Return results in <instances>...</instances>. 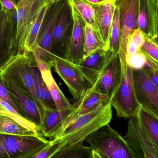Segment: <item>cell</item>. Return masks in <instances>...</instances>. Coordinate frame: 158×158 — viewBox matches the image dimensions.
I'll list each match as a JSON object with an SVG mask.
<instances>
[{
	"instance_id": "3",
	"label": "cell",
	"mask_w": 158,
	"mask_h": 158,
	"mask_svg": "<svg viewBox=\"0 0 158 158\" xmlns=\"http://www.w3.org/2000/svg\"><path fill=\"white\" fill-rule=\"evenodd\" d=\"M85 141L103 158H136L124 137L109 124L92 134Z\"/></svg>"
},
{
	"instance_id": "41",
	"label": "cell",
	"mask_w": 158,
	"mask_h": 158,
	"mask_svg": "<svg viewBox=\"0 0 158 158\" xmlns=\"http://www.w3.org/2000/svg\"><path fill=\"white\" fill-rule=\"evenodd\" d=\"M93 158H103L99 154L93 151Z\"/></svg>"
},
{
	"instance_id": "39",
	"label": "cell",
	"mask_w": 158,
	"mask_h": 158,
	"mask_svg": "<svg viewBox=\"0 0 158 158\" xmlns=\"http://www.w3.org/2000/svg\"><path fill=\"white\" fill-rule=\"evenodd\" d=\"M0 158H8L2 145L0 142Z\"/></svg>"
},
{
	"instance_id": "28",
	"label": "cell",
	"mask_w": 158,
	"mask_h": 158,
	"mask_svg": "<svg viewBox=\"0 0 158 158\" xmlns=\"http://www.w3.org/2000/svg\"><path fill=\"white\" fill-rule=\"evenodd\" d=\"M52 4H47L44 2L43 3L30 31L28 37L26 42V50L31 52H32L33 50L39 31L45 17L46 12Z\"/></svg>"
},
{
	"instance_id": "45",
	"label": "cell",
	"mask_w": 158,
	"mask_h": 158,
	"mask_svg": "<svg viewBox=\"0 0 158 158\" xmlns=\"http://www.w3.org/2000/svg\"><path fill=\"white\" fill-rule=\"evenodd\" d=\"M19 1H20V0H18V2H19ZM39 1H42V2H43V0H39Z\"/></svg>"
},
{
	"instance_id": "22",
	"label": "cell",
	"mask_w": 158,
	"mask_h": 158,
	"mask_svg": "<svg viewBox=\"0 0 158 158\" xmlns=\"http://www.w3.org/2000/svg\"><path fill=\"white\" fill-rule=\"evenodd\" d=\"M13 41L12 23L2 11L0 12V68L12 56Z\"/></svg>"
},
{
	"instance_id": "2",
	"label": "cell",
	"mask_w": 158,
	"mask_h": 158,
	"mask_svg": "<svg viewBox=\"0 0 158 158\" xmlns=\"http://www.w3.org/2000/svg\"><path fill=\"white\" fill-rule=\"evenodd\" d=\"M35 61L32 52L26 50L10 57L0 68V73L34 100L43 117L44 108L36 94L32 71V66Z\"/></svg>"
},
{
	"instance_id": "18",
	"label": "cell",
	"mask_w": 158,
	"mask_h": 158,
	"mask_svg": "<svg viewBox=\"0 0 158 158\" xmlns=\"http://www.w3.org/2000/svg\"><path fill=\"white\" fill-rule=\"evenodd\" d=\"M93 6L99 33L109 50L111 27L117 8L116 2L115 0H104Z\"/></svg>"
},
{
	"instance_id": "36",
	"label": "cell",
	"mask_w": 158,
	"mask_h": 158,
	"mask_svg": "<svg viewBox=\"0 0 158 158\" xmlns=\"http://www.w3.org/2000/svg\"><path fill=\"white\" fill-rule=\"evenodd\" d=\"M0 114L2 115H6V116H9V117H11V118H14L15 120L17 121L19 123L22 124V125H24L26 127H28L29 129L31 130H33V131H36L39 132L38 128L36 127V125L32 123L31 122L28 120L22 119L19 118H17L15 116L11 114V113H9L8 111H6L4 108L2 107V106L0 105Z\"/></svg>"
},
{
	"instance_id": "32",
	"label": "cell",
	"mask_w": 158,
	"mask_h": 158,
	"mask_svg": "<svg viewBox=\"0 0 158 158\" xmlns=\"http://www.w3.org/2000/svg\"><path fill=\"white\" fill-rule=\"evenodd\" d=\"M145 41V36L142 31L138 28L135 31L127 43L126 58L141 50Z\"/></svg>"
},
{
	"instance_id": "24",
	"label": "cell",
	"mask_w": 158,
	"mask_h": 158,
	"mask_svg": "<svg viewBox=\"0 0 158 158\" xmlns=\"http://www.w3.org/2000/svg\"><path fill=\"white\" fill-rule=\"evenodd\" d=\"M32 71L34 80L35 91L44 110L45 108H56L50 92L43 80L41 72L37 67L35 61L32 66Z\"/></svg>"
},
{
	"instance_id": "8",
	"label": "cell",
	"mask_w": 158,
	"mask_h": 158,
	"mask_svg": "<svg viewBox=\"0 0 158 158\" xmlns=\"http://www.w3.org/2000/svg\"><path fill=\"white\" fill-rule=\"evenodd\" d=\"M53 67L64 81L73 98L78 100L91 87L79 68L62 57L53 54Z\"/></svg>"
},
{
	"instance_id": "6",
	"label": "cell",
	"mask_w": 158,
	"mask_h": 158,
	"mask_svg": "<svg viewBox=\"0 0 158 158\" xmlns=\"http://www.w3.org/2000/svg\"><path fill=\"white\" fill-rule=\"evenodd\" d=\"M119 10L120 37L119 56L122 70L127 67V45L135 31L138 28L139 0H115Z\"/></svg>"
},
{
	"instance_id": "30",
	"label": "cell",
	"mask_w": 158,
	"mask_h": 158,
	"mask_svg": "<svg viewBox=\"0 0 158 158\" xmlns=\"http://www.w3.org/2000/svg\"><path fill=\"white\" fill-rule=\"evenodd\" d=\"M65 145L62 140H50L48 143L23 158H49Z\"/></svg>"
},
{
	"instance_id": "43",
	"label": "cell",
	"mask_w": 158,
	"mask_h": 158,
	"mask_svg": "<svg viewBox=\"0 0 158 158\" xmlns=\"http://www.w3.org/2000/svg\"><path fill=\"white\" fill-rule=\"evenodd\" d=\"M2 11H3L2 7V5L0 3V12H2Z\"/></svg>"
},
{
	"instance_id": "16",
	"label": "cell",
	"mask_w": 158,
	"mask_h": 158,
	"mask_svg": "<svg viewBox=\"0 0 158 158\" xmlns=\"http://www.w3.org/2000/svg\"><path fill=\"white\" fill-rule=\"evenodd\" d=\"M122 78V69L119 54L114 55L99 79L91 87L108 98H113Z\"/></svg>"
},
{
	"instance_id": "5",
	"label": "cell",
	"mask_w": 158,
	"mask_h": 158,
	"mask_svg": "<svg viewBox=\"0 0 158 158\" xmlns=\"http://www.w3.org/2000/svg\"><path fill=\"white\" fill-rule=\"evenodd\" d=\"M111 105L119 118L130 119L138 115L141 106L135 91L132 69L128 65L125 70H122L121 82L111 99Z\"/></svg>"
},
{
	"instance_id": "21",
	"label": "cell",
	"mask_w": 158,
	"mask_h": 158,
	"mask_svg": "<svg viewBox=\"0 0 158 158\" xmlns=\"http://www.w3.org/2000/svg\"><path fill=\"white\" fill-rule=\"evenodd\" d=\"M109 98L90 87L83 93L77 103L73 105L75 109L70 111L66 118L92 111L101 106Z\"/></svg>"
},
{
	"instance_id": "10",
	"label": "cell",
	"mask_w": 158,
	"mask_h": 158,
	"mask_svg": "<svg viewBox=\"0 0 158 158\" xmlns=\"http://www.w3.org/2000/svg\"><path fill=\"white\" fill-rule=\"evenodd\" d=\"M49 142L50 140H47L42 135L30 136L0 134V142L8 158L25 157Z\"/></svg>"
},
{
	"instance_id": "1",
	"label": "cell",
	"mask_w": 158,
	"mask_h": 158,
	"mask_svg": "<svg viewBox=\"0 0 158 158\" xmlns=\"http://www.w3.org/2000/svg\"><path fill=\"white\" fill-rule=\"evenodd\" d=\"M112 98H108L92 111L66 119L58 133L51 140H62L66 143L65 147L83 143L88 136L110 123Z\"/></svg>"
},
{
	"instance_id": "13",
	"label": "cell",
	"mask_w": 158,
	"mask_h": 158,
	"mask_svg": "<svg viewBox=\"0 0 158 158\" xmlns=\"http://www.w3.org/2000/svg\"><path fill=\"white\" fill-rule=\"evenodd\" d=\"M1 75L9 95L23 117L34 123L40 131L43 117L34 100L6 77Z\"/></svg>"
},
{
	"instance_id": "44",
	"label": "cell",
	"mask_w": 158,
	"mask_h": 158,
	"mask_svg": "<svg viewBox=\"0 0 158 158\" xmlns=\"http://www.w3.org/2000/svg\"><path fill=\"white\" fill-rule=\"evenodd\" d=\"M63 1V0H55V2H58V1ZM66 1H68V0H66Z\"/></svg>"
},
{
	"instance_id": "37",
	"label": "cell",
	"mask_w": 158,
	"mask_h": 158,
	"mask_svg": "<svg viewBox=\"0 0 158 158\" xmlns=\"http://www.w3.org/2000/svg\"><path fill=\"white\" fill-rule=\"evenodd\" d=\"M18 0H0L2 10L6 14L15 12L17 8Z\"/></svg>"
},
{
	"instance_id": "19",
	"label": "cell",
	"mask_w": 158,
	"mask_h": 158,
	"mask_svg": "<svg viewBox=\"0 0 158 158\" xmlns=\"http://www.w3.org/2000/svg\"><path fill=\"white\" fill-rule=\"evenodd\" d=\"M37 66L50 92L56 109L59 110H74V106L70 103L63 94L53 77L51 71L53 67L52 64L44 61H39L37 63Z\"/></svg>"
},
{
	"instance_id": "25",
	"label": "cell",
	"mask_w": 158,
	"mask_h": 158,
	"mask_svg": "<svg viewBox=\"0 0 158 158\" xmlns=\"http://www.w3.org/2000/svg\"><path fill=\"white\" fill-rule=\"evenodd\" d=\"M142 129L154 144L158 147V118L142 107L137 115Z\"/></svg>"
},
{
	"instance_id": "33",
	"label": "cell",
	"mask_w": 158,
	"mask_h": 158,
	"mask_svg": "<svg viewBox=\"0 0 158 158\" xmlns=\"http://www.w3.org/2000/svg\"><path fill=\"white\" fill-rule=\"evenodd\" d=\"M149 56L141 50L126 58L127 65L132 69H143L147 64Z\"/></svg>"
},
{
	"instance_id": "17",
	"label": "cell",
	"mask_w": 158,
	"mask_h": 158,
	"mask_svg": "<svg viewBox=\"0 0 158 158\" xmlns=\"http://www.w3.org/2000/svg\"><path fill=\"white\" fill-rule=\"evenodd\" d=\"M158 0H139L138 29L146 38L158 41Z\"/></svg>"
},
{
	"instance_id": "42",
	"label": "cell",
	"mask_w": 158,
	"mask_h": 158,
	"mask_svg": "<svg viewBox=\"0 0 158 158\" xmlns=\"http://www.w3.org/2000/svg\"><path fill=\"white\" fill-rule=\"evenodd\" d=\"M43 2L47 4H52L55 2V0H43Z\"/></svg>"
},
{
	"instance_id": "34",
	"label": "cell",
	"mask_w": 158,
	"mask_h": 158,
	"mask_svg": "<svg viewBox=\"0 0 158 158\" xmlns=\"http://www.w3.org/2000/svg\"><path fill=\"white\" fill-rule=\"evenodd\" d=\"M145 54L158 62V41L146 38L144 44L141 49Z\"/></svg>"
},
{
	"instance_id": "14",
	"label": "cell",
	"mask_w": 158,
	"mask_h": 158,
	"mask_svg": "<svg viewBox=\"0 0 158 158\" xmlns=\"http://www.w3.org/2000/svg\"><path fill=\"white\" fill-rule=\"evenodd\" d=\"M68 2L71 7L72 28L64 58L72 64H76L84 55L86 23L75 6L70 2Z\"/></svg>"
},
{
	"instance_id": "12",
	"label": "cell",
	"mask_w": 158,
	"mask_h": 158,
	"mask_svg": "<svg viewBox=\"0 0 158 158\" xmlns=\"http://www.w3.org/2000/svg\"><path fill=\"white\" fill-rule=\"evenodd\" d=\"M72 28L71 7L68 2L59 13L53 31L52 54L64 58Z\"/></svg>"
},
{
	"instance_id": "7",
	"label": "cell",
	"mask_w": 158,
	"mask_h": 158,
	"mask_svg": "<svg viewBox=\"0 0 158 158\" xmlns=\"http://www.w3.org/2000/svg\"><path fill=\"white\" fill-rule=\"evenodd\" d=\"M67 2L66 0L53 3L49 6L41 26L32 52L37 53L43 59L52 63L51 44L53 31L58 15Z\"/></svg>"
},
{
	"instance_id": "9",
	"label": "cell",
	"mask_w": 158,
	"mask_h": 158,
	"mask_svg": "<svg viewBox=\"0 0 158 158\" xmlns=\"http://www.w3.org/2000/svg\"><path fill=\"white\" fill-rule=\"evenodd\" d=\"M132 69L135 91L141 107L158 118V87L143 69Z\"/></svg>"
},
{
	"instance_id": "35",
	"label": "cell",
	"mask_w": 158,
	"mask_h": 158,
	"mask_svg": "<svg viewBox=\"0 0 158 158\" xmlns=\"http://www.w3.org/2000/svg\"><path fill=\"white\" fill-rule=\"evenodd\" d=\"M0 98L5 100L7 103H9L19 113L22 117H23V115L20 112L19 109L18 108L16 105L14 103L13 99L11 98V97L9 95V93H8L6 86L4 82L1 73H0Z\"/></svg>"
},
{
	"instance_id": "11",
	"label": "cell",
	"mask_w": 158,
	"mask_h": 158,
	"mask_svg": "<svg viewBox=\"0 0 158 158\" xmlns=\"http://www.w3.org/2000/svg\"><path fill=\"white\" fill-rule=\"evenodd\" d=\"M124 138L136 158H158L157 147L142 129L137 115L130 119Z\"/></svg>"
},
{
	"instance_id": "26",
	"label": "cell",
	"mask_w": 158,
	"mask_h": 158,
	"mask_svg": "<svg viewBox=\"0 0 158 158\" xmlns=\"http://www.w3.org/2000/svg\"><path fill=\"white\" fill-rule=\"evenodd\" d=\"M102 50H108V49L100 33L90 25L85 24V44L83 57Z\"/></svg>"
},
{
	"instance_id": "31",
	"label": "cell",
	"mask_w": 158,
	"mask_h": 158,
	"mask_svg": "<svg viewBox=\"0 0 158 158\" xmlns=\"http://www.w3.org/2000/svg\"><path fill=\"white\" fill-rule=\"evenodd\" d=\"M120 37V24L119 19V10L117 7L110 33V42L109 50L113 55L119 54Z\"/></svg>"
},
{
	"instance_id": "20",
	"label": "cell",
	"mask_w": 158,
	"mask_h": 158,
	"mask_svg": "<svg viewBox=\"0 0 158 158\" xmlns=\"http://www.w3.org/2000/svg\"><path fill=\"white\" fill-rule=\"evenodd\" d=\"M70 111L56 108L45 109L40 133L52 140L60 131Z\"/></svg>"
},
{
	"instance_id": "4",
	"label": "cell",
	"mask_w": 158,
	"mask_h": 158,
	"mask_svg": "<svg viewBox=\"0 0 158 158\" xmlns=\"http://www.w3.org/2000/svg\"><path fill=\"white\" fill-rule=\"evenodd\" d=\"M42 1L20 0L13 19V42L12 56L26 51V44L33 21L39 13Z\"/></svg>"
},
{
	"instance_id": "38",
	"label": "cell",
	"mask_w": 158,
	"mask_h": 158,
	"mask_svg": "<svg viewBox=\"0 0 158 158\" xmlns=\"http://www.w3.org/2000/svg\"><path fill=\"white\" fill-rule=\"evenodd\" d=\"M143 70L147 74L151 81L158 87V70H150V69H143Z\"/></svg>"
},
{
	"instance_id": "15",
	"label": "cell",
	"mask_w": 158,
	"mask_h": 158,
	"mask_svg": "<svg viewBox=\"0 0 158 158\" xmlns=\"http://www.w3.org/2000/svg\"><path fill=\"white\" fill-rule=\"evenodd\" d=\"M113 55L109 50H102L83 57L76 65L91 87L101 76Z\"/></svg>"
},
{
	"instance_id": "40",
	"label": "cell",
	"mask_w": 158,
	"mask_h": 158,
	"mask_svg": "<svg viewBox=\"0 0 158 158\" xmlns=\"http://www.w3.org/2000/svg\"><path fill=\"white\" fill-rule=\"evenodd\" d=\"M86 1L90 2V3L94 4L98 3L104 0H86Z\"/></svg>"
},
{
	"instance_id": "29",
	"label": "cell",
	"mask_w": 158,
	"mask_h": 158,
	"mask_svg": "<svg viewBox=\"0 0 158 158\" xmlns=\"http://www.w3.org/2000/svg\"><path fill=\"white\" fill-rule=\"evenodd\" d=\"M68 1L70 2L75 6L85 23L99 32L92 4L90 3L86 0H68Z\"/></svg>"
},
{
	"instance_id": "23",
	"label": "cell",
	"mask_w": 158,
	"mask_h": 158,
	"mask_svg": "<svg viewBox=\"0 0 158 158\" xmlns=\"http://www.w3.org/2000/svg\"><path fill=\"white\" fill-rule=\"evenodd\" d=\"M0 134L10 135H42L40 132L29 129L6 115L0 114Z\"/></svg>"
},
{
	"instance_id": "27",
	"label": "cell",
	"mask_w": 158,
	"mask_h": 158,
	"mask_svg": "<svg viewBox=\"0 0 158 158\" xmlns=\"http://www.w3.org/2000/svg\"><path fill=\"white\" fill-rule=\"evenodd\" d=\"M49 158H93V150L90 147L80 143L63 146Z\"/></svg>"
}]
</instances>
